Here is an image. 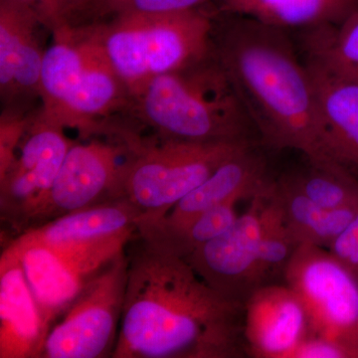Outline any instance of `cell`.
<instances>
[{
    "label": "cell",
    "mask_w": 358,
    "mask_h": 358,
    "mask_svg": "<svg viewBox=\"0 0 358 358\" xmlns=\"http://www.w3.org/2000/svg\"><path fill=\"white\" fill-rule=\"evenodd\" d=\"M113 358L247 355L244 305L224 298L185 258L136 235Z\"/></svg>",
    "instance_id": "cell-1"
},
{
    "label": "cell",
    "mask_w": 358,
    "mask_h": 358,
    "mask_svg": "<svg viewBox=\"0 0 358 358\" xmlns=\"http://www.w3.org/2000/svg\"><path fill=\"white\" fill-rule=\"evenodd\" d=\"M212 53L252 120L260 143L327 162L312 75L289 32L252 18L214 13Z\"/></svg>",
    "instance_id": "cell-2"
},
{
    "label": "cell",
    "mask_w": 358,
    "mask_h": 358,
    "mask_svg": "<svg viewBox=\"0 0 358 358\" xmlns=\"http://www.w3.org/2000/svg\"><path fill=\"white\" fill-rule=\"evenodd\" d=\"M127 117L166 140L260 143L241 99L213 53L148 82L131 96Z\"/></svg>",
    "instance_id": "cell-3"
},
{
    "label": "cell",
    "mask_w": 358,
    "mask_h": 358,
    "mask_svg": "<svg viewBox=\"0 0 358 358\" xmlns=\"http://www.w3.org/2000/svg\"><path fill=\"white\" fill-rule=\"evenodd\" d=\"M52 35L45 53L40 114L80 140L102 136L127 117L131 95L99 45L82 26Z\"/></svg>",
    "instance_id": "cell-4"
},
{
    "label": "cell",
    "mask_w": 358,
    "mask_h": 358,
    "mask_svg": "<svg viewBox=\"0 0 358 358\" xmlns=\"http://www.w3.org/2000/svg\"><path fill=\"white\" fill-rule=\"evenodd\" d=\"M81 26L133 96L155 78L211 55L214 11L124 14Z\"/></svg>",
    "instance_id": "cell-5"
},
{
    "label": "cell",
    "mask_w": 358,
    "mask_h": 358,
    "mask_svg": "<svg viewBox=\"0 0 358 358\" xmlns=\"http://www.w3.org/2000/svg\"><path fill=\"white\" fill-rule=\"evenodd\" d=\"M128 147L120 197L133 205L138 221L164 218L223 162L256 143H189L143 136L131 122L120 127Z\"/></svg>",
    "instance_id": "cell-6"
},
{
    "label": "cell",
    "mask_w": 358,
    "mask_h": 358,
    "mask_svg": "<svg viewBox=\"0 0 358 358\" xmlns=\"http://www.w3.org/2000/svg\"><path fill=\"white\" fill-rule=\"evenodd\" d=\"M303 301L310 334L336 341L358 358V278L329 250L301 244L284 275Z\"/></svg>",
    "instance_id": "cell-7"
},
{
    "label": "cell",
    "mask_w": 358,
    "mask_h": 358,
    "mask_svg": "<svg viewBox=\"0 0 358 358\" xmlns=\"http://www.w3.org/2000/svg\"><path fill=\"white\" fill-rule=\"evenodd\" d=\"M126 251L87 284L54 324L40 358L113 357L128 284Z\"/></svg>",
    "instance_id": "cell-8"
},
{
    "label": "cell",
    "mask_w": 358,
    "mask_h": 358,
    "mask_svg": "<svg viewBox=\"0 0 358 358\" xmlns=\"http://www.w3.org/2000/svg\"><path fill=\"white\" fill-rule=\"evenodd\" d=\"M81 141H75L68 150L50 190L25 231L67 214L121 199L127 143L115 133Z\"/></svg>",
    "instance_id": "cell-9"
},
{
    "label": "cell",
    "mask_w": 358,
    "mask_h": 358,
    "mask_svg": "<svg viewBox=\"0 0 358 358\" xmlns=\"http://www.w3.org/2000/svg\"><path fill=\"white\" fill-rule=\"evenodd\" d=\"M75 141L64 128L42 117L40 109L33 117L13 164L0 174L1 219L18 235L46 197Z\"/></svg>",
    "instance_id": "cell-10"
},
{
    "label": "cell",
    "mask_w": 358,
    "mask_h": 358,
    "mask_svg": "<svg viewBox=\"0 0 358 358\" xmlns=\"http://www.w3.org/2000/svg\"><path fill=\"white\" fill-rule=\"evenodd\" d=\"M138 218L133 205L119 199L67 214L25 233L98 273L126 251L138 232Z\"/></svg>",
    "instance_id": "cell-11"
},
{
    "label": "cell",
    "mask_w": 358,
    "mask_h": 358,
    "mask_svg": "<svg viewBox=\"0 0 358 358\" xmlns=\"http://www.w3.org/2000/svg\"><path fill=\"white\" fill-rule=\"evenodd\" d=\"M266 187L252 197L248 209L238 216L229 229L185 259L212 289L243 305L261 287L259 249Z\"/></svg>",
    "instance_id": "cell-12"
},
{
    "label": "cell",
    "mask_w": 358,
    "mask_h": 358,
    "mask_svg": "<svg viewBox=\"0 0 358 358\" xmlns=\"http://www.w3.org/2000/svg\"><path fill=\"white\" fill-rule=\"evenodd\" d=\"M44 30L31 11L13 0H0L1 110L32 114L39 110L47 50Z\"/></svg>",
    "instance_id": "cell-13"
},
{
    "label": "cell",
    "mask_w": 358,
    "mask_h": 358,
    "mask_svg": "<svg viewBox=\"0 0 358 358\" xmlns=\"http://www.w3.org/2000/svg\"><path fill=\"white\" fill-rule=\"evenodd\" d=\"M310 334L303 301L288 285L268 284L244 303L247 355L257 358H292Z\"/></svg>",
    "instance_id": "cell-14"
},
{
    "label": "cell",
    "mask_w": 358,
    "mask_h": 358,
    "mask_svg": "<svg viewBox=\"0 0 358 358\" xmlns=\"http://www.w3.org/2000/svg\"><path fill=\"white\" fill-rule=\"evenodd\" d=\"M251 145L232 155L192 192L185 195L164 218L138 221V231L173 232L201 215L203 212L228 201L255 196L271 180L265 157Z\"/></svg>",
    "instance_id": "cell-15"
},
{
    "label": "cell",
    "mask_w": 358,
    "mask_h": 358,
    "mask_svg": "<svg viewBox=\"0 0 358 358\" xmlns=\"http://www.w3.org/2000/svg\"><path fill=\"white\" fill-rule=\"evenodd\" d=\"M25 277L38 305L45 334L66 313L98 273L87 270L27 233L13 240Z\"/></svg>",
    "instance_id": "cell-16"
},
{
    "label": "cell",
    "mask_w": 358,
    "mask_h": 358,
    "mask_svg": "<svg viewBox=\"0 0 358 358\" xmlns=\"http://www.w3.org/2000/svg\"><path fill=\"white\" fill-rule=\"evenodd\" d=\"M303 59L317 95L324 157L358 174V80Z\"/></svg>",
    "instance_id": "cell-17"
},
{
    "label": "cell",
    "mask_w": 358,
    "mask_h": 358,
    "mask_svg": "<svg viewBox=\"0 0 358 358\" xmlns=\"http://www.w3.org/2000/svg\"><path fill=\"white\" fill-rule=\"evenodd\" d=\"M46 334L17 247L0 257V358H40Z\"/></svg>",
    "instance_id": "cell-18"
},
{
    "label": "cell",
    "mask_w": 358,
    "mask_h": 358,
    "mask_svg": "<svg viewBox=\"0 0 358 358\" xmlns=\"http://www.w3.org/2000/svg\"><path fill=\"white\" fill-rule=\"evenodd\" d=\"M357 6L358 0H218L212 9L284 31L303 32L338 24Z\"/></svg>",
    "instance_id": "cell-19"
},
{
    "label": "cell",
    "mask_w": 358,
    "mask_h": 358,
    "mask_svg": "<svg viewBox=\"0 0 358 358\" xmlns=\"http://www.w3.org/2000/svg\"><path fill=\"white\" fill-rule=\"evenodd\" d=\"M272 186L287 223L301 244L329 248L358 210V205L338 209L320 206L303 194L287 176L273 179Z\"/></svg>",
    "instance_id": "cell-20"
},
{
    "label": "cell",
    "mask_w": 358,
    "mask_h": 358,
    "mask_svg": "<svg viewBox=\"0 0 358 358\" xmlns=\"http://www.w3.org/2000/svg\"><path fill=\"white\" fill-rule=\"evenodd\" d=\"M272 181L273 178L264 192L261 212L259 249L261 287L274 284L280 278L284 280L287 267L301 245L287 223L281 204L273 190Z\"/></svg>",
    "instance_id": "cell-21"
},
{
    "label": "cell",
    "mask_w": 358,
    "mask_h": 358,
    "mask_svg": "<svg viewBox=\"0 0 358 358\" xmlns=\"http://www.w3.org/2000/svg\"><path fill=\"white\" fill-rule=\"evenodd\" d=\"M303 56L358 80V6L336 25L301 32Z\"/></svg>",
    "instance_id": "cell-22"
},
{
    "label": "cell",
    "mask_w": 358,
    "mask_h": 358,
    "mask_svg": "<svg viewBox=\"0 0 358 358\" xmlns=\"http://www.w3.org/2000/svg\"><path fill=\"white\" fill-rule=\"evenodd\" d=\"M287 176L320 206L338 209L358 205V174L341 164L308 162V169Z\"/></svg>",
    "instance_id": "cell-23"
},
{
    "label": "cell",
    "mask_w": 358,
    "mask_h": 358,
    "mask_svg": "<svg viewBox=\"0 0 358 358\" xmlns=\"http://www.w3.org/2000/svg\"><path fill=\"white\" fill-rule=\"evenodd\" d=\"M218 0H89L79 26L124 14L185 13L212 8Z\"/></svg>",
    "instance_id": "cell-24"
},
{
    "label": "cell",
    "mask_w": 358,
    "mask_h": 358,
    "mask_svg": "<svg viewBox=\"0 0 358 358\" xmlns=\"http://www.w3.org/2000/svg\"><path fill=\"white\" fill-rule=\"evenodd\" d=\"M34 13L51 34L81 23L89 0H13Z\"/></svg>",
    "instance_id": "cell-25"
},
{
    "label": "cell",
    "mask_w": 358,
    "mask_h": 358,
    "mask_svg": "<svg viewBox=\"0 0 358 358\" xmlns=\"http://www.w3.org/2000/svg\"><path fill=\"white\" fill-rule=\"evenodd\" d=\"M37 112L32 113V114H24V113L1 110V115H0V174L6 173L7 169L13 164L21 141L24 136L26 129Z\"/></svg>",
    "instance_id": "cell-26"
},
{
    "label": "cell",
    "mask_w": 358,
    "mask_h": 358,
    "mask_svg": "<svg viewBox=\"0 0 358 358\" xmlns=\"http://www.w3.org/2000/svg\"><path fill=\"white\" fill-rule=\"evenodd\" d=\"M292 358H355V355L341 343L310 334L296 348Z\"/></svg>",
    "instance_id": "cell-27"
},
{
    "label": "cell",
    "mask_w": 358,
    "mask_h": 358,
    "mask_svg": "<svg viewBox=\"0 0 358 358\" xmlns=\"http://www.w3.org/2000/svg\"><path fill=\"white\" fill-rule=\"evenodd\" d=\"M353 272L358 266V210L345 230L327 248ZM357 275V274H355Z\"/></svg>",
    "instance_id": "cell-28"
},
{
    "label": "cell",
    "mask_w": 358,
    "mask_h": 358,
    "mask_svg": "<svg viewBox=\"0 0 358 358\" xmlns=\"http://www.w3.org/2000/svg\"><path fill=\"white\" fill-rule=\"evenodd\" d=\"M355 274H357V278H358V266H357V272H355Z\"/></svg>",
    "instance_id": "cell-29"
}]
</instances>
